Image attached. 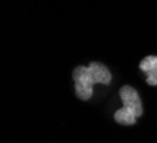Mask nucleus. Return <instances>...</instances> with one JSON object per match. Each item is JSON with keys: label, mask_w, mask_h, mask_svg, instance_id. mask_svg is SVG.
<instances>
[{"label": "nucleus", "mask_w": 157, "mask_h": 143, "mask_svg": "<svg viewBox=\"0 0 157 143\" xmlns=\"http://www.w3.org/2000/svg\"><path fill=\"white\" fill-rule=\"evenodd\" d=\"M72 78L75 82V94L82 101L91 99L95 84L108 85L112 81L110 71L101 63H91L88 67H77L72 71Z\"/></svg>", "instance_id": "1"}, {"label": "nucleus", "mask_w": 157, "mask_h": 143, "mask_svg": "<svg viewBox=\"0 0 157 143\" xmlns=\"http://www.w3.org/2000/svg\"><path fill=\"white\" fill-rule=\"evenodd\" d=\"M140 70L147 74V84L151 87L157 85V55H149L140 61Z\"/></svg>", "instance_id": "3"}, {"label": "nucleus", "mask_w": 157, "mask_h": 143, "mask_svg": "<svg viewBox=\"0 0 157 143\" xmlns=\"http://www.w3.org/2000/svg\"><path fill=\"white\" fill-rule=\"evenodd\" d=\"M119 95L123 102V108L115 112V121L119 125H135L136 119L143 115V105L139 94L133 87L124 85L121 88Z\"/></svg>", "instance_id": "2"}]
</instances>
